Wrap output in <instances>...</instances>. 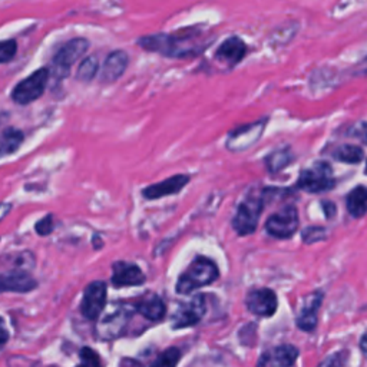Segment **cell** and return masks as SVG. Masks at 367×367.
<instances>
[{"instance_id":"cell-1","label":"cell","mask_w":367,"mask_h":367,"mask_svg":"<svg viewBox=\"0 0 367 367\" xmlns=\"http://www.w3.org/2000/svg\"><path fill=\"white\" fill-rule=\"evenodd\" d=\"M206 33L200 29L191 28L186 32L172 35H152L138 41L141 48L149 52H158L169 58H188L201 53L208 42L204 41Z\"/></svg>"},{"instance_id":"cell-2","label":"cell","mask_w":367,"mask_h":367,"mask_svg":"<svg viewBox=\"0 0 367 367\" xmlns=\"http://www.w3.org/2000/svg\"><path fill=\"white\" fill-rule=\"evenodd\" d=\"M218 267L206 257H197L186 272H182L176 283V293L190 294L201 287L213 284L218 279Z\"/></svg>"},{"instance_id":"cell-3","label":"cell","mask_w":367,"mask_h":367,"mask_svg":"<svg viewBox=\"0 0 367 367\" xmlns=\"http://www.w3.org/2000/svg\"><path fill=\"white\" fill-rule=\"evenodd\" d=\"M262 211V197L250 194L237 208L233 218V228L238 235H250L255 231Z\"/></svg>"},{"instance_id":"cell-4","label":"cell","mask_w":367,"mask_h":367,"mask_svg":"<svg viewBox=\"0 0 367 367\" xmlns=\"http://www.w3.org/2000/svg\"><path fill=\"white\" fill-rule=\"evenodd\" d=\"M333 169L327 162H316L312 168L300 174L297 186L307 193L330 191L334 187Z\"/></svg>"},{"instance_id":"cell-5","label":"cell","mask_w":367,"mask_h":367,"mask_svg":"<svg viewBox=\"0 0 367 367\" xmlns=\"http://www.w3.org/2000/svg\"><path fill=\"white\" fill-rule=\"evenodd\" d=\"M48 78H49V70L46 68H42L35 73H32L29 78L19 82L14 89V94H12L14 101L19 105H28L39 100L45 92Z\"/></svg>"},{"instance_id":"cell-6","label":"cell","mask_w":367,"mask_h":367,"mask_svg":"<svg viewBox=\"0 0 367 367\" xmlns=\"http://www.w3.org/2000/svg\"><path fill=\"white\" fill-rule=\"evenodd\" d=\"M131 319V312L125 306H117L112 310L104 313L98 317L97 333L101 339L112 340L119 337L128 326Z\"/></svg>"},{"instance_id":"cell-7","label":"cell","mask_w":367,"mask_h":367,"mask_svg":"<svg viewBox=\"0 0 367 367\" xmlns=\"http://www.w3.org/2000/svg\"><path fill=\"white\" fill-rule=\"evenodd\" d=\"M299 228V214L296 207H286L267 220L265 231L274 238H290Z\"/></svg>"},{"instance_id":"cell-8","label":"cell","mask_w":367,"mask_h":367,"mask_svg":"<svg viewBox=\"0 0 367 367\" xmlns=\"http://www.w3.org/2000/svg\"><path fill=\"white\" fill-rule=\"evenodd\" d=\"M107 304V284L104 282L90 283L82 297L80 310L87 320H98Z\"/></svg>"},{"instance_id":"cell-9","label":"cell","mask_w":367,"mask_h":367,"mask_svg":"<svg viewBox=\"0 0 367 367\" xmlns=\"http://www.w3.org/2000/svg\"><path fill=\"white\" fill-rule=\"evenodd\" d=\"M207 310L206 297L203 294L194 296L188 303H184L172 317L174 329L193 327L201 321Z\"/></svg>"},{"instance_id":"cell-10","label":"cell","mask_w":367,"mask_h":367,"mask_svg":"<svg viewBox=\"0 0 367 367\" xmlns=\"http://www.w3.org/2000/svg\"><path fill=\"white\" fill-rule=\"evenodd\" d=\"M265 128V119L257 121L254 124L244 125L241 128L234 129L227 139V148L233 152L245 151L247 148L252 147L262 135V131Z\"/></svg>"},{"instance_id":"cell-11","label":"cell","mask_w":367,"mask_h":367,"mask_svg":"<svg viewBox=\"0 0 367 367\" xmlns=\"http://www.w3.org/2000/svg\"><path fill=\"white\" fill-rule=\"evenodd\" d=\"M245 306L250 313L260 317H271L277 312V296L270 289H258L245 297Z\"/></svg>"},{"instance_id":"cell-12","label":"cell","mask_w":367,"mask_h":367,"mask_svg":"<svg viewBox=\"0 0 367 367\" xmlns=\"http://www.w3.org/2000/svg\"><path fill=\"white\" fill-rule=\"evenodd\" d=\"M89 48V43L86 39H82V38H78V39H72L69 41L56 55H55V59H53V63L59 70L63 72V75L69 70V68L76 62L79 60L85 52Z\"/></svg>"},{"instance_id":"cell-13","label":"cell","mask_w":367,"mask_h":367,"mask_svg":"<svg viewBox=\"0 0 367 367\" xmlns=\"http://www.w3.org/2000/svg\"><path fill=\"white\" fill-rule=\"evenodd\" d=\"M144 283H145V274L138 265L132 262H125V261H119L114 264L112 284L115 287L141 286Z\"/></svg>"},{"instance_id":"cell-14","label":"cell","mask_w":367,"mask_h":367,"mask_svg":"<svg viewBox=\"0 0 367 367\" xmlns=\"http://www.w3.org/2000/svg\"><path fill=\"white\" fill-rule=\"evenodd\" d=\"M299 357L297 347L292 344H282L265 353L257 367H292Z\"/></svg>"},{"instance_id":"cell-15","label":"cell","mask_w":367,"mask_h":367,"mask_svg":"<svg viewBox=\"0 0 367 367\" xmlns=\"http://www.w3.org/2000/svg\"><path fill=\"white\" fill-rule=\"evenodd\" d=\"M188 182H190L188 175H174L162 182H158V184H154V186L147 187L142 191V196L147 200H158V198L179 193Z\"/></svg>"},{"instance_id":"cell-16","label":"cell","mask_w":367,"mask_h":367,"mask_svg":"<svg viewBox=\"0 0 367 367\" xmlns=\"http://www.w3.org/2000/svg\"><path fill=\"white\" fill-rule=\"evenodd\" d=\"M36 287V280L32 279L25 271H9L5 274H0V293H29Z\"/></svg>"},{"instance_id":"cell-17","label":"cell","mask_w":367,"mask_h":367,"mask_svg":"<svg viewBox=\"0 0 367 367\" xmlns=\"http://www.w3.org/2000/svg\"><path fill=\"white\" fill-rule=\"evenodd\" d=\"M323 302V294L320 292L313 293L312 296L306 297L304 304L302 306L299 316H297V326L304 331H312L317 326L319 320V309Z\"/></svg>"},{"instance_id":"cell-18","label":"cell","mask_w":367,"mask_h":367,"mask_svg":"<svg viewBox=\"0 0 367 367\" xmlns=\"http://www.w3.org/2000/svg\"><path fill=\"white\" fill-rule=\"evenodd\" d=\"M245 53H247L245 43L240 38L231 36L227 41H224L221 46L217 49L216 59L233 66V65H237L240 60H243Z\"/></svg>"},{"instance_id":"cell-19","label":"cell","mask_w":367,"mask_h":367,"mask_svg":"<svg viewBox=\"0 0 367 367\" xmlns=\"http://www.w3.org/2000/svg\"><path fill=\"white\" fill-rule=\"evenodd\" d=\"M127 66H128V55L122 50L112 52L105 60V65L102 69V79L107 82H114L119 79L124 75Z\"/></svg>"},{"instance_id":"cell-20","label":"cell","mask_w":367,"mask_h":367,"mask_svg":"<svg viewBox=\"0 0 367 367\" xmlns=\"http://www.w3.org/2000/svg\"><path fill=\"white\" fill-rule=\"evenodd\" d=\"M135 310L144 316L145 319L151 320V321H158L165 316V304L161 300V297H158L156 294H149L147 297H144L137 306Z\"/></svg>"},{"instance_id":"cell-21","label":"cell","mask_w":367,"mask_h":367,"mask_svg":"<svg viewBox=\"0 0 367 367\" xmlns=\"http://www.w3.org/2000/svg\"><path fill=\"white\" fill-rule=\"evenodd\" d=\"M347 211L354 218L367 214V187H356L347 196Z\"/></svg>"},{"instance_id":"cell-22","label":"cell","mask_w":367,"mask_h":367,"mask_svg":"<svg viewBox=\"0 0 367 367\" xmlns=\"http://www.w3.org/2000/svg\"><path fill=\"white\" fill-rule=\"evenodd\" d=\"M23 142V134L15 128H6L0 132V158L11 155L19 149Z\"/></svg>"},{"instance_id":"cell-23","label":"cell","mask_w":367,"mask_h":367,"mask_svg":"<svg viewBox=\"0 0 367 367\" xmlns=\"http://www.w3.org/2000/svg\"><path fill=\"white\" fill-rule=\"evenodd\" d=\"M292 152L289 149H279L272 152L271 155H268L267 158V168L271 172H277L283 168H286L290 162H292Z\"/></svg>"},{"instance_id":"cell-24","label":"cell","mask_w":367,"mask_h":367,"mask_svg":"<svg viewBox=\"0 0 367 367\" xmlns=\"http://www.w3.org/2000/svg\"><path fill=\"white\" fill-rule=\"evenodd\" d=\"M334 158L344 164H358L363 159V149L356 145H343L334 152Z\"/></svg>"},{"instance_id":"cell-25","label":"cell","mask_w":367,"mask_h":367,"mask_svg":"<svg viewBox=\"0 0 367 367\" xmlns=\"http://www.w3.org/2000/svg\"><path fill=\"white\" fill-rule=\"evenodd\" d=\"M181 358V351L176 347H169L164 353H161L151 367H176Z\"/></svg>"},{"instance_id":"cell-26","label":"cell","mask_w":367,"mask_h":367,"mask_svg":"<svg viewBox=\"0 0 367 367\" xmlns=\"http://www.w3.org/2000/svg\"><path fill=\"white\" fill-rule=\"evenodd\" d=\"M98 72V60L97 58H86L82 60L79 69H78V73H76V78L80 79V80H90L92 78H94Z\"/></svg>"},{"instance_id":"cell-27","label":"cell","mask_w":367,"mask_h":367,"mask_svg":"<svg viewBox=\"0 0 367 367\" xmlns=\"http://www.w3.org/2000/svg\"><path fill=\"white\" fill-rule=\"evenodd\" d=\"M349 353L346 350L343 351H336L330 356H327L320 364L319 367H344L346 361H347Z\"/></svg>"},{"instance_id":"cell-28","label":"cell","mask_w":367,"mask_h":367,"mask_svg":"<svg viewBox=\"0 0 367 367\" xmlns=\"http://www.w3.org/2000/svg\"><path fill=\"white\" fill-rule=\"evenodd\" d=\"M80 358H82V367H102L100 356L89 347H85L80 350Z\"/></svg>"},{"instance_id":"cell-29","label":"cell","mask_w":367,"mask_h":367,"mask_svg":"<svg viewBox=\"0 0 367 367\" xmlns=\"http://www.w3.org/2000/svg\"><path fill=\"white\" fill-rule=\"evenodd\" d=\"M16 50H18V46L15 41L0 42V63H6L12 60L14 56L16 55Z\"/></svg>"},{"instance_id":"cell-30","label":"cell","mask_w":367,"mask_h":367,"mask_svg":"<svg viewBox=\"0 0 367 367\" xmlns=\"http://www.w3.org/2000/svg\"><path fill=\"white\" fill-rule=\"evenodd\" d=\"M326 237H327L326 230L320 228V227H310L303 231V241L307 244H314V243L323 241V240H326Z\"/></svg>"},{"instance_id":"cell-31","label":"cell","mask_w":367,"mask_h":367,"mask_svg":"<svg viewBox=\"0 0 367 367\" xmlns=\"http://www.w3.org/2000/svg\"><path fill=\"white\" fill-rule=\"evenodd\" d=\"M349 135L367 145V122H358L349 129Z\"/></svg>"},{"instance_id":"cell-32","label":"cell","mask_w":367,"mask_h":367,"mask_svg":"<svg viewBox=\"0 0 367 367\" xmlns=\"http://www.w3.org/2000/svg\"><path fill=\"white\" fill-rule=\"evenodd\" d=\"M53 231V217L48 216L36 224V233L41 235H49Z\"/></svg>"},{"instance_id":"cell-33","label":"cell","mask_w":367,"mask_h":367,"mask_svg":"<svg viewBox=\"0 0 367 367\" xmlns=\"http://www.w3.org/2000/svg\"><path fill=\"white\" fill-rule=\"evenodd\" d=\"M9 340V331L6 330L5 324H4V320L0 319V347H4Z\"/></svg>"},{"instance_id":"cell-34","label":"cell","mask_w":367,"mask_h":367,"mask_svg":"<svg viewBox=\"0 0 367 367\" xmlns=\"http://www.w3.org/2000/svg\"><path fill=\"white\" fill-rule=\"evenodd\" d=\"M11 208H12V206L8 204V203L0 204V221H2V220L8 216V213L11 211Z\"/></svg>"},{"instance_id":"cell-35","label":"cell","mask_w":367,"mask_h":367,"mask_svg":"<svg viewBox=\"0 0 367 367\" xmlns=\"http://www.w3.org/2000/svg\"><path fill=\"white\" fill-rule=\"evenodd\" d=\"M323 208H324V213H326V217H333L334 216V211H336V208H334V204H331V203H323Z\"/></svg>"},{"instance_id":"cell-36","label":"cell","mask_w":367,"mask_h":367,"mask_svg":"<svg viewBox=\"0 0 367 367\" xmlns=\"http://www.w3.org/2000/svg\"><path fill=\"white\" fill-rule=\"evenodd\" d=\"M360 349H361L364 357L367 358V333L363 334V337H361V340H360Z\"/></svg>"},{"instance_id":"cell-37","label":"cell","mask_w":367,"mask_h":367,"mask_svg":"<svg viewBox=\"0 0 367 367\" xmlns=\"http://www.w3.org/2000/svg\"><path fill=\"white\" fill-rule=\"evenodd\" d=\"M9 119V114L5 111H0V125H4Z\"/></svg>"},{"instance_id":"cell-38","label":"cell","mask_w":367,"mask_h":367,"mask_svg":"<svg viewBox=\"0 0 367 367\" xmlns=\"http://www.w3.org/2000/svg\"><path fill=\"white\" fill-rule=\"evenodd\" d=\"M366 172H367V165H366Z\"/></svg>"},{"instance_id":"cell-39","label":"cell","mask_w":367,"mask_h":367,"mask_svg":"<svg viewBox=\"0 0 367 367\" xmlns=\"http://www.w3.org/2000/svg\"><path fill=\"white\" fill-rule=\"evenodd\" d=\"M79 367H82V366H79Z\"/></svg>"}]
</instances>
